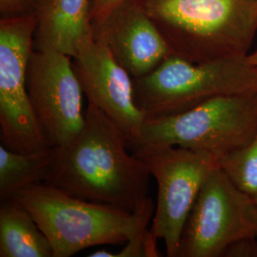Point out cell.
I'll return each instance as SVG.
<instances>
[{"instance_id":"5b68a950","label":"cell","mask_w":257,"mask_h":257,"mask_svg":"<svg viewBox=\"0 0 257 257\" xmlns=\"http://www.w3.org/2000/svg\"><path fill=\"white\" fill-rule=\"evenodd\" d=\"M257 257V203L214 170L184 226L176 257Z\"/></svg>"},{"instance_id":"2e32d148","label":"cell","mask_w":257,"mask_h":257,"mask_svg":"<svg viewBox=\"0 0 257 257\" xmlns=\"http://www.w3.org/2000/svg\"><path fill=\"white\" fill-rule=\"evenodd\" d=\"M157 240L146 227L138 230L118 252L112 253L106 249H98L89 257H158L160 252L157 249Z\"/></svg>"},{"instance_id":"8992f818","label":"cell","mask_w":257,"mask_h":257,"mask_svg":"<svg viewBox=\"0 0 257 257\" xmlns=\"http://www.w3.org/2000/svg\"><path fill=\"white\" fill-rule=\"evenodd\" d=\"M257 131V92L222 95L175 115L145 119L128 143L206 152L219 159L245 146Z\"/></svg>"},{"instance_id":"7c38bea8","label":"cell","mask_w":257,"mask_h":257,"mask_svg":"<svg viewBox=\"0 0 257 257\" xmlns=\"http://www.w3.org/2000/svg\"><path fill=\"white\" fill-rule=\"evenodd\" d=\"M36 50L74 57L85 39L94 37L91 0H37Z\"/></svg>"},{"instance_id":"30bf717a","label":"cell","mask_w":257,"mask_h":257,"mask_svg":"<svg viewBox=\"0 0 257 257\" xmlns=\"http://www.w3.org/2000/svg\"><path fill=\"white\" fill-rule=\"evenodd\" d=\"M73 58V66L89 104L103 111L136 139L146 119L135 101L134 79L94 37L85 39Z\"/></svg>"},{"instance_id":"9c48e42d","label":"cell","mask_w":257,"mask_h":257,"mask_svg":"<svg viewBox=\"0 0 257 257\" xmlns=\"http://www.w3.org/2000/svg\"><path fill=\"white\" fill-rule=\"evenodd\" d=\"M72 57L54 51H33L27 69L29 97L51 147L70 144L85 123L83 90Z\"/></svg>"},{"instance_id":"7a4b0ae2","label":"cell","mask_w":257,"mask_h":257,"mask_svg":"<svg viewBox=\"0 0 257 257\" xmlns=\"http://www.w3.org/2000/svg\"><path fill=\"white\" fill-rule=\"evenodd\" d=\"M192 62L246 56L257 33V0H131Z\"/></svg>"},{"instance_id":"ac0fdd59","label":"cell","mask_w":257,"mask_h":257,"mask_svg":"<svg viewBox=\"0 0 257 257\" xmlns=\"http://www.w3.org/2000/svg\"><path fill=\"white\" fill-rule=\"evenodd\" d=\"M124 0H91V17L92 26H99L111 11Z\"/></svg>"},{"instance_id":"6da1fadb","label":"cell","mask_w":257,"mask_h":257,"mask_svg":"<svg viewBox=\"0 0 257 257\" xmlns=\"http://www.w3.org/2000/svg\"><path fill=\"white\" fill-rule=\"evenodd\" d=\"M150 176L145 164L130 151L123 130L89 104L81 133L57 148L44 183L81 199L135 212L149 197Z\"/></svg>"},{"instance_id":"8fae6325","label":"cell","mask_w":257,"mask_h":257,"mask_svg":"<svg viewBox=\"0 0 257 257\" xmlns=\"http://www.w3.org/2000/svg\"><path fill=\"white\" fill-rule=\"evenodd\" d=\"M93 34L133 78L152 73L172 54L152 20L131 0L112 10Z\"/></svg>"},{"instance_id":"5bb4252c","label":"cell","mask_w":257,"mask_h":257,"mask_svg":"<svg viewBox=\"0 0 257 257\" xmlns=\"http://www.w3.org/2000/svg\"><path fill=\"white\" fill-rule=\"evenodd\" d=\"M57 156V148L17 153L0 146V200L13 198L31 185L45 182Z\"/></svg>"},{"instance_id":"e0dca14e","label":"cell","mask_w":257,"mask_h":257,"mask_svg":"<svg viewBox=\"0 0 257 257\" xmlns=\"http://www.w3.org/2000/svg\"><path fill=\"white\" fill-rule=\"evenodd\" d=\"M37 0H0L2 18L35 13Z\"/></svg>"},{"instance_id":"277c9868","label":"cell","mask_w":257,"mask_h":257,"mask_svg":"<svg viewBox=\"0 0 257 257\" xmlns=\"http://www.w3.org/2000/svg\"><path fill=\"white\" fill-rule=\"evenodd\" d=\"M134 79L135 101L146 119L175 115L211 98L257 92V70L246 56L192 62L169 55Z\"/></svg>"},{"instance_id":"52a82bcc","label":"cell","mask_w":257,"mask_h":257,"mask_svg":"<svg viewBox=\"0 0 257 257\" xmlns=\"http://www.w3.org/2000/svg\"><path fill=\"white\" fill-rule=\"evenodd\" d=\"M130 151L157 183V200L150 229L164 241L166 254L176 257L185 223L209 175L220 167L217 156L191 149L128 143Z\"/></svg>"},{"instance_id":"9a60e30c","label":"cell","mask_w":257,"mask_h":257,"mask_svg":"<svg viewBox=\"0 0 257 257\" xmlns=\"http://www.w3.org/2000/svg\"><path fill=\"white\" fill-rule=\"evenodd\" d=\"M221 169L257 203V131L248 143L221 157Z\"/></svg>"},{"instance_id":"4fadbf2b","label":"cell","mask_w":257,"mask_h":257,"mask_svg":"<svg viewBox=\"0 0 257 257\" xmlns=\"http://www.w3.org/2000/svg\"><path fill=\"white\" fill-rule=\"evenodd\" d=\"M0 257H54L45 233L14 198L1 201Z\"/></svg>"},{"instance_id":"3957f363","label":"cell","mask_w":257,"mask_h":257,"mask_svg":"<svg viewBox=\"0 0 257 257\" xmlns=\"http://www.w3.org/2000/svg\"><path fill=\"white\" fill-rule=\"evenodd\" d=\"M13 198L45 233L54 257L73 256L94 246L127 243L147 227L156 210L151 197L131 212L75 197L44 182L29 186Z\"/></svg>"},{"instance_id":"ba28073f","label":"cell","mask_w":257,"mask_h":257,"mask_svg":"<svg viewBox=\"0 0 257 257\" xmlns=\"http://www.w3.org/2000/svg\"><path fill=\"white\" fill-rule=\"evenodd\" d=\"M37 25L35 13L0 20V140L2 146L23 154L51 147L28 93V64Z\"/></svg>"},{"instance_id":"d6986e66","label":"cell","mask_w":257,"mask_h":257,"mask_svg":"<svg viewBox=\"0 0 257 257\" xmlns=\"http://www.w3.org/2000/svg\"><path fill=\"white\" fill-rule=\"evenodd\" d=\"M247 58H248V62L257 70V50L252 54L247 55Z\"/></svg>"}]
</instances>
